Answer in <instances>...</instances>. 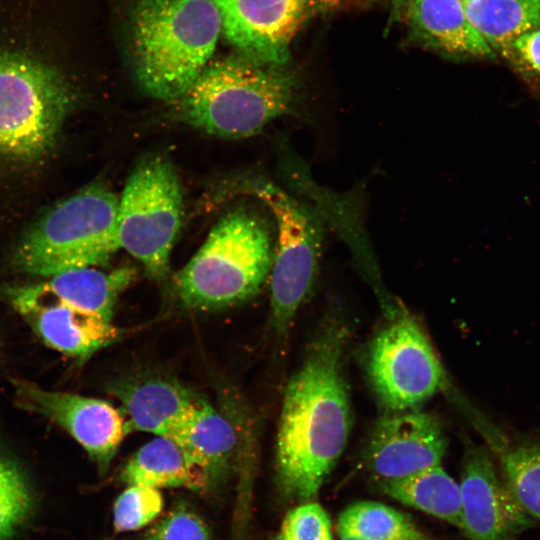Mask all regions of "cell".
Wrapping results in <instances>:
<instances>
[{
  "label": "cell",
  "mask_w": 540,
  "mask_h": 540,
  "mask_svg": "<svg viewBox=\"0 0 540 540\" xmlns=\"http://www.w3.org/2000/svg\"><path fill=\"white\" fill-rule=\"evenodd\" d=\"M346 338L344 323L328 317L284 391L275 467L280 491L289 499L315 498L348 442Z\"/></svg>",
  "instance_id": "6da1fadb"
},
{
  "label": "cell",
  "mask_w": 540,
  "mask_h": 540,
  "mask_svg": "<svg viewBox=\"0 0 540 540\" xmlns=\"http://www.w3.org/2000/svg\"><path fill=\"white\" fill-rule=\"evenodd\" d=\"M62 64L30 39L0 41V155L32 161L54 147L78 99Z\"/></svg>",
  "instance_id": "7a4b0ae2"
},
{
  "label": "cell",
  "mask_w": 540,
  "mask_h": 540,
  "mask_svg": "<svg viewBox=\"0 0 540 540\" xmlns=\"http://www.w3.org/2000/svg\"><path fill=\"white\" fill-rule=\"evenodd\" d=\"M221 20L211 0H137L131 15L132 66L148 96L172 103L214 53Z\"/></svg>",
  "instance_id": "3957f363"
},
{
  "label": "cell",
  "mask_w": 540,
  "mask_h": 540,
  "mask_svg": "<svg viewBox=\"0 0 540 540\" xmlns=\"http://www.w3.org/2000/svg\"><path fill=\"white\" fill-rule=\"evenodd\" d=\"M298 79L285 65L263 64L241 55L209 62L175 101L176 117L223 138H243L287 114Z\"/></svg>",
  "instance_id": "277c9868"
},
{
  "label": "cell",
  "mask_w": 540,
  "mask_h": 540,
  "mask_svg": "<svg viewBox=\"0 0 540 540\" xmlns=\"http://www.w3.org/2000/svg\"><path fill=\"white\" fill-rule=\"evenodd\" d=\"M273 244L265 223L236 209L222 217L175 277L182 303L215 310L254 297L270 275Z\"/></svg>",
  "instance_id": "5b68a950"
},
{
  "label": "cell",
  "mask_w": 540,
  "mask_h": 540,
  "mask_svg": "<svg viewBox=\"0 0 540 540\" xmlns=\"http://www.w3.org/2000/svg\"><path fill=\"white\" fill-rule=\"evenodd\" d=\"M119 198L106 186L92 184L57 204L21 238L14 266L51 277L61 272L105 264L120 248Z\"/></svg>",
  "instance_id": "8992f818"
},
{
  "label": "cell",
  "mask_w": 540,
  "mask_h": 540,
  "mask_svg": "<svg viewBox=\"0 0 540 540\" xmlns=\"http://www.w3.org/2000/svg\"><path fill=\"white\" fill-rule=\"evenodd\" d=\"M182 193L172 161L153 154L128 177L118 206L119 246L136 258L148 276L164 279L182 217Z\"/></svg>",
  "instance_id": "52a82bcc"
},
{
  "label": "cell",
  "mask_w": 540,
  "mask_h": 540,
  "mask_svg": "<svg viewBox=\"0 0 540 540\" xmlns=\"http://www.w3.org/2000/svg\"><path fill=\"white\" fill-rule=\"evenodd\" d=\"M249 191L266 205L276 222L270 271L271 315L274 330L284 336L314 284L324 242V220L320 213L271 182H254Z\"/></svg>",
  "instance_id": "ba28073f"
},
{
  "label": "cell",
  "mask_w": 540,
  "mask_h": 540,
  "mask_svg": "<svg viewBox=\"0 0 540 540\" xmlns=\"http://www.w3.org/2000/svg\"><path fill=\"white\" fill-rule=\"evenodd\" d=\"M366 371L370 386L386 412L418 409L448 383L428 335L401 308H392L390 320L372 339Z\"/></svg>",
  "instance_id": "9c48e42d"
},
{
  "label": "cell",
  "mask_w": 540,
  "mask_h": 540,
  "mask_svg": "<svg viewBox=\"0 0 540 540\" xmlns=\"http://www.w3.org/2000/svg\"><path fill=\"white\" fill-rule=\"evenodd\" d=\"M221 32L239 55L263 64L285 65L296 34L314 16L344 0H211Z\"/></svg>",
  "instance_id": "30bf717a"
},
{
  "label": "cell",
  "mask_w": 540,
  "mask_h": 540,
  "mask_svg": "<svg viewBox=\"0 0 540 540\" xmlns=\"http://www.w3.org/2000/svg\"><path fill=\"white\" fill-rule=\"evenodd\" d=\"M19 404L64 428L106 473L125 435L123 414L110 403L66 392L47 391L26 381L14 380Z\"/></svg>",
  "instance_id": "8fae6325"
},
{
  "label": "cell",
  "mask_w": 540,
  "mask_h": 540,
  "mask_svg": "<svg viewBox=\"0 0 540 540\" xmlns=\"http://www.w3.org/2000/svg\"><path fill=\"white\" fill-rule=\"evenodd\" d=\"M448 439L439 418L418 409L386 412L375 423L365 460L381 481L400 479L440 465Z\"/></svg>",
  "instance_id": "7c38bea8"
},
{
  "label": "cell",
  "mask_w": 540,
  "mask_h": 540,
  "mask_svg": "<svg viewBox=\"0 0 540 540\" xmlns=\"http://www.w3.org/2000/svg\"><path fill=\"white\" fill-rule=\"evenodd\" d=\"M14 309L53 349L86 359L115 342L121 330L95 314L77 308L48 291L42 282L7 292Z\"/></svg>",
  "instance_id": "4fadbf2b"
},
{
  "label": "cell",
  "mask_w": 540,
  "mask_h": 540,
  "mask_svg": "<svg viewBox=\"0 0 540 540\" xmlns=\"http://www.w3.org/2000/svg\"><path fill=\"white\" fill-rule=\"evenodd\" d=\"M463 532L470 540H516L534 525L497 473L488 451L465 447L459 482Z\"/></svg>",
  "instance_id": "5bb4252c"
},
{
  "label": "cell",
  "mask_w": 540,
  "mask_h": 540,
  "mask_svg": "<svg viewBox=\"0 0 540 540\" xmlns=\"http://www.w3.org/2000/svg\"><path fill=\"white\" fill-rule=\"evenodd\" d=\"M394 16L425 48L457 60L496 57L470 23L462 0H391Z\"/></svg>",
  "instance_id": "9a60e30c"
},
{
  "label": "cell",
  "mask_w": 540,
  "mask_h": 540,
  "mask_svg": "<svg viewBox=\"0 0 540 540\" xmlns=\"http://www.w3.org/2000/svg\"><path fill=\"white\" fill-rule=\"evenodd\" d=\"M113 394L128 416L129 432L144 431L171 438L200 400L192 391L164 376H142L116 384Z\"/></svg>",
  "instance_id": "2e32d148"
},
{
  "label": "cell",
  "mask_w": 540,
  "mask_h": 540,
  "mask_svg": "<svg viewBox=\"0 0 540 540\" xmlns=\"http://www.w3.org/2000/svg\"><path fill=\"white\" fill-rule=\"evenodd\" d=\"M170 439L179 444L200 469L208 488L217 485L227 474L237 448L234 427L201 399Z\"/></svg>",
  "instance_id": "e0dca14e"
},
{
  "label": "cell",
  "mask_w": 540,
  "mask_h": 540,
  "mask_svg": "<svg viewBox=\"0 0 540 540\" xmlns=\"http://www.w3.org/2000/svg\"><path fill=\"white\" fill-rule=\"evenodd\" d=\"M120 480L127 485L156 489H209L204 475L185 450L163 436H157L133 454L122 469Z\"/></svg>",
  "instance_id": "ac0fdd59"
},
{
  "label": "cell",
  "mask_w": 540,
  "mask_h": 540,
  "mask_svg": "<svg viewBox=\"0 0 540 540\" xmlns=\"http://www.w3.org/2000/svg\"><path fill=\"white\" fill-rule=\"evenodd\" d=\"M134 279L135 270L130 267L110 272L86 267L53 275L42 284L67 303L111 321L119 296Z\"/></svg>",
  "instance_id": "d6986e66"
},
{
  "label": "cell",
  "mask_w": 540,
  "mask_h": 540,
  "mask_svg": "<svg viewBox=\"0 0 540 540\" xmlns=\"http://www.w3.org/2000/svg\"><path fill=\"white\" fill-rule=\"evenodd\" d=\"M379 487L396 501L463 530L460 486L441 464L400 479L380 481Z\"/></svg>",
  "instance_id": "ffe728a7"
},
{
  "label": "cell",
  "mask_w": 540,
  "mask_h": 540,
  "mask_svg": "<svg viewBox=\"0 0 540 540\" xmlns=\"http://www.w3.org/2000/svg\"><path fill=\"white\" fill-rule=\"evenodd\" d=\"M466 15L487 45L501 55L522 33L540 27L538 0H462Z\"/></svg>",
  "instance_id": "44dd1931"
},
{
  "label": "cell",
  "mask_w": 540,
  "mask_h": 540,
  "mask_svg": "<svg viewBox=\"0 0 540 540\" xmlns=\"http://www.w3.org/2000/svg\"><path fill=\"white\" fill-rule=\"evenodd\" d=\"M337 532L341 539L437 540L422 531L409 515L370 500L347 506L338 517Z\"/></svg>",
  "instance_id": "7402d4cb"
},
{
  "label": "cell",
  "mask_w": 540,
  "mask_h": 540,
  "mask_svg": "<svg viewBox=\"0 0 540 540\" xmlns=\"http://www.w3.org/2000/svg\"><path fill=\"white\" fill-rule=\"evenodd\" d=\"M497 456L508 490L525 512L540 522V442L509 444Z\"/></svg>",
  "instance_id": "603a6c76"
},
{
  "label": "cell",
  "mask_w": 540,
  "mask_h": 540,
  "mask_svg": "<svg viewBox=\"0 0 540 540\" xmlns=\"http://www.w3.org/2000/svg\"><path fill=\"white\" fill-rule=\"evenodd\" d=\"M34 508L22 471L0 454V540H10L29 520Z\"/></svg>",
  "instance_id": "cb8c5ba5"
},
{
  "label": "cell",
  "mask_w": 540,
  "mask_h": 540,
  "mask_svg": "<svg viewBox=\"0 0 540 540\" xmlns=\"http://www.w3.org/2000/svg\"><path fill=\"white\" fill-rule=\"evenodd\" d=\"M163 497L159 489L128 485L116 499L113 524L117 532H131L149 525L162 512Z\"/></svg>",
  "instance_id": "d4e9b609"
},
{
  "label": "cell",
  "mask_w": 540,
  "mask_h": 540,
  "mask_svg": "<svg viewBox=\"0 0 540 540\" xmlns=\"http://www.w3.org/2000/svg\"><path fill=\"white\" fill-rule=\"evenodd\" d=\"M275 540H333L330 517L319 503L307 501L288 511Z\"/></svg>",
  "instance_id": "484cf974"
},
{
  "label": "cell",
  "mask_w": 540,
  "mask_h": 540,
  "mask_svg": "<svg viewBox=\"0 0 540 540\" xmlns=\"http://www.w3.org/2000/svg\"><path fill=\"white\" fill-rule=\"evenodd\" d=\"M204 520L189 506H175L139 540H211Z\"/></svg>",
  "instance_id": "4316f807"
},
{
  "label": "cell",
  "mask_w": 540,
  "mask_h": 540,
  "mask_svg": "<svg viewBox=\"0 0 540 540\" xmlns=\"http://www.w3.org/2000/svg\"><path fill=\"white\" fill-rule=\"evenodd\" d=\"M501 56L521 72L540 75V27L516 37Z\"/></svg>",
  "instance_id": "83f0119b"
},
{
  "label": "cell",
  "mask_w": 540,
  "mask_h": 540,
  "mask_svg": "<svg viewBox=\"0 0 540 540\" xmlns=\"http://www.w3.org/2000/svg\"><path fill=\"white\" fill-rule=\"evenodd\" d=\"M341 540H355V539H341Z\"/></svg>",
  "instance_id": "f1b7e54d"
},
{
  "label": "cell",
  "mask_w": 540,
  "mask_h": 540,
  "mask_svg": "<svg viewBox=\"0 0 540 540\" xmlns=\"http://www.w3.org/2000/svg\"><path fill=\"white\" fill-rule=\"evenodd\" d=\"M538 1H539V3H540V0H538Z\"/></svg>",
  "instance_id": "f546056e"
}]
</instances>
